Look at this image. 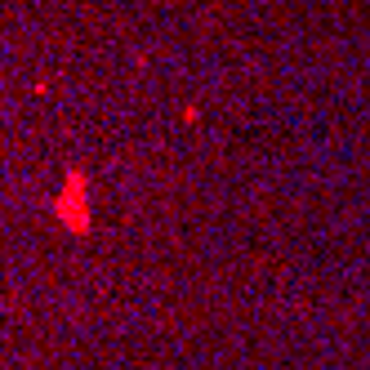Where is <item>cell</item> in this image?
I'll list each match as a JSON object with an SVG mask.
<instances>
[{
    "label": "cell",
    "instance_id": "1",
    "mask_svg": "<svg viewBox=\"0 0 370 370\" xmlns=\"http://www.w3.org/2000/svg\"><path fill=\"white\" fill-rule=\"evenodd\" d=\"M49 210H54V219L67 232H76V237L90 232V224H94V214H90V174H85L81 165H71L63 174V188H58V196L49 201Z\"/></svg>",
    "mask_w": 370,
    "mask_h": 370
}]
</instances>
